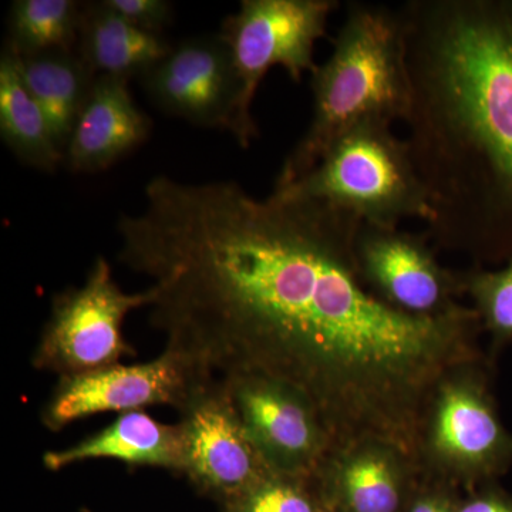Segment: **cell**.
<instances>
[{
    "label": "cell",
    "instance_id": "1",
    "mask_svg": "<svg viewBox=\"0 0 512 512\" xmlns=\"http://www.w3.org/2000/svg\"><path fill=\"white\" fill-rule=\"evenodd\" d=\"M119 221V259L151 281L150 319L165 348L218 379L254 376L303 397L332 450L365 440L416 460L424 414L458 367L484 362L481 322L397 311L367 288L363 224L328 202L234 181L154 177Z\"/></svg>",
    "mask_w": 512,
    "mask_h": 512
},
{
    "label": "cell",
    "instance_id": "2",
    "mask_svg": "<svg viewBox=\"0 0 512 512\" xmlns=\"http://www.w3.org/2000/svg\"><path fill=\"white\" fill-rule=\"evenodd\" d=\"M399 12L426 234L478 261L512 256V2L410 0Z\"/></svg>",
    "mask_w": 512,
    "mask_h": 512
},
{
    "label": "cell",
    "instance_id": "3",
    "mask_svg": "<svg viewBox=\"0 0 512 512\" xmlns=\"http://www.w3.org/2000/svg\"><path fill=\"white\" fill-rule=\"evenodd\" d=\"M311 124L286 157L275 187L295 183L350 128L409 120L412 82L399 8L352 2L332 55L312 73Z\"/></svg>",
    "mask_w": 512,
    "mask_h": 512
},
{
    "label": "cell",
    "instance_id": "4",
    "mask_svg": "<svg viewBox=\"0 0 512 512\" xmlns=\"http://www.w3.org/2000/svg\"><path fill=\"white\" fill-rule=\"evenodd\" d=\"M392 126L367 121L350 128L308 174L274 190L328 202L376 227L399 228L407 218L427 224L433 215L429 192L409 144Z\"/></svg>",
    "mask_w": 512,
    "mask_h": 512
},
{
    "label": "cell",
    "instance_id": "5",
    "mask_svg": "<svg viewBox=\"0 0 512 512\" xmlns=\"http://www.w3.org/2000/svg\"><path fill=\"white\" fill-rule=\"evenodd\" d=\"M483 363L458 367L437 386L417 446L421 476L474 490L511 467L512 434L498 416Z\"/></svg>",
    "mask_w": 512,
    "mask_h": 512
},
{
    "label": "cell",
    "instance_id": "6",
    "mask_svg": "<svg viewBox=\"0 0 512 512\" xmlns=\"http://www.w3.org/2000/svg\"><path fill=\"white\" fill-rule=\"evenodd\" d=\"M336 0H244L235 15L222 25L221 39L228 46L239 83L237 119L231 133L247 148L258 128L252 117L259 84L272 67L279 66L293 82L315 72V46L326 35Z\"/></svg>",
    "mask_w": 512,
    "mask_h": 512
},
{
    "label": "cell",
    "instance_id": "7",
    "mask_svg": "<svg viewBox=\"0 0 512 512\" xmlns=\"http://www.w3.org/2000/svg\"><path fill=\"white\" fill-rule=\"evenodd\" d=\"M150 303L148 289L134 295L121 291L106 259H96L86 284L53 302L33 365L60 379L120 365L124 356L134 353L124 340V319Z\"/></svg>",
    "mask_w": 512,
    "mask_h": 512
},
{
    "label": "cell",
    "instance_id": "8",
    "mask_svg": "<svg viewBox=\"0 0 512 512\" xmlns=\"http://www.w3.org/2000/svg\"><path fill=\"white\" fill-rule=\"evenodd\" d=\"M214 379L190 357L165 348L141 365H116L63 377L43 412L50 430L103 412H137L148 406H173L183 412L205 384Z\"/></svg>",
    "mask_w": 512,
    "mask_h": 512
},
{
    "label": "cell",
    "instance_id": "9",
    "mask_svg": "<svg viewBox=\"0 0 512 512\" xmlns=\"http://www.w3.org/2000/svg\"><path fill=\"white\" fill-rule=\"evenodd\" d=\"M429 235L400 228L360 225L356 259L360 276L376 296L416 318H440L463 308V276L444 268Z\"/></svg>",
    "mask_w": 512,
    "mask_h": 512
},
{
    "label": "cell",
    "instance_id": "10",
    "mask_svg": "<svg viewBox=\"0 0 512 512\" xmlns=\"http://www.w3.org/2000/svg\"><path fill=\"white\" fill-rule=\"evenodd\" d=\"M183 470L225 503L276 474L259 453L224 380L214 377L181 412Z\"/></svg>",
    "mask_w": 512,
    "mask_h": 512
},
{
    "label": "cell",
    "instance_id": "11",
    "mask_svg": "<svg viewBox=\"0 0 512 512\" xmlns=\"http://www.w3.org/2000/svg\"><path fill=\"white\" fill-rule=\"evenodd\" d=\"M222 380L268 466L276 474L313 478L332 447L311 404L289 387L262 377Z\"/></svg>",
    "mask_w": 512,
    "mask_h": 512
},
{
    "label": "cell",
    "instance_id": "12",
    "mask_svg": "<svg viewBox=\"0 0 512 512\" xmlns=\"http://www.w3.org/2000/svg\"><path fill=\"white\" fill-rule=\"evenodd\" d=\"M141 79L148 97L165 113L195 126L234 128L239 83L220 35L184 40Z\"/></svg>",
    "mask_w": 512,
    "mask_h": 512
},
{
    "label": "cell",
    "instance_id": "13",
    "mask_svg": "<svg viewBox=\"0 0 512 512\" xmlns=\"http://www.w3.org/2000/svg\"><path fill=\"white\" fill-rule=\"evenodd\" d=\"M420 480L414 458L379 440L330 451L313 476L332 512H404Z\"/></svg>",
    "mask_w": 512,
    "mask_h": 512
},
{
    "label": "cell",
    "instance_id": "14",
    "mask_svg": "<svg viewBox=\"0 0 512 512\" xmlns=\"http://www.w3.org/2000/svg\"><path fill=\"white\" fill-rule=\"evenodd\" d=\"M150 119L138 109L128 80L97 76L64 151L77 173L104 170L147 140Z\"/></svg>",
    "mask_w": 512,
    "mask_h": 512
},
{
    "label": "cell",
    "instance_id": "15",
    "mask_svg": "<svg viewBox=\"0 0 512 512\" xmlns=\"http://www.w3.org/2000/svg\"><path fill=\"white\" fill-rule=\"evenodd\" d=\"M92 458H114L127 464L183 470V431L147 413H123L100 433L66 450L49 451L43 463L57 471Z\"/></svg>",
    "mask_w": 512,
    "mask_h": 512
},
{
    "label": "cell",
    "instance_id": "16",
    "mask_svg": "<svg viewBox=\"0 0 512 512\" xmlns=\"http://www.w3.org/2000/svg\"><path fill=\"white\" fill-rule=\"evenodd\" d=\"M171 49L161 35L136 28L103 3L84 5L77 53L96 76H144Z\"/></svg>",
    "mask_w": 512,
    "mask_h": 512
},
{
    "label": "cell",
    "instance_id": "17",
    "mask_svg": "<svg viewBox=\"0 0 512 512\" xmlns=\"http://www.w3.org/2000/svg\"><path fill=\"white\" fill-rule=\"evenodd\" d=\"M18 57L23 82L42 110L53 141L64 156L97 76L77 50Z\"/></svg>",
    "mask_w": 512,
    "mask_h": 512
},
{
    "label": "cell",
    "instance_id": "18",
    "mask_svg": "<svg viewBox=\"0 0 512 512\" xmlns=\"http://www.w3.org/2000/svg\"><path fill=\"white\" fill-rule=\"evenodd\" d=\"M0 136L23 163L52 171L64 161L45 116L23 82L18 55L6 47L0 57Z\"/></svg>",
    "mask_w": 512,
    "mask_h": 512
},
{
    "label": "cell",
    "instance_id": "19",
    "mask_svg": "<svg viewBox=\"0 0 512 512\" xmlns=\"http://www.w3.org/2000/svg\"><path fill=\"white\" fill-rule=\"evenodd\" d=\"M83 8L76 0H16L6 47L18 56L76 52Z\"/></svg>",
    "mask_w": 512,
    "mask_h": 512
},
{
    "label": "cell",
    "instance_id": "20",
    "mask_svg": "<svg viewBox=\"0 0 512 512\" xmlns=\"http://www.w3.org/2000/svg\"><path fill=\"white\" fill-rule=\"evenodd\" d=\"M464 293L473 301L481 328L493 339L494 349L512 340V256L500 271L463 272Z\"/></svg>",
    "mask_w": 512,
    "mask_h": 512
},
{
    "label": "cell",
    "instance_id": "21",
    "mask_svg": "<svg viewBox=\"0 0 512 512\" xmlns=\"http://www.w3.org/2000/svg\"><path fill=\"white\" fill-rule=\"evenodd\" d=\"M322 501L313 478L272 474L227 501L225 512H320Z\"/></svg>",
    "mask_w": 512,
    "mask_h": 512
},
{
    "label": "cell",
    "instance_id": "22",
    "mask_svg": "<svg viewBox=\"0 0 512 512\" xmlns=\"http://www.w3.org/2000/svg\"><path fill=\"white\" fill-rule=\"evenodd\" d=\"M131 25L146 32L161 35V30L173 20V3L167 0H101Z\"/></svg>",
    "mask_w": 512,
    "mask_h": 512
},
{
    "label": "cell",
    "instance_id": "23",
    "mask_svg": "<svg viewBox=\"0 0 512 512\" xmlns=\"http://www.w3.org/2000/svg\"><path fill=\"white\" fill-rule=\"evenodd\" d=\"M460 503L457 487L421 476L404 512H458Z\"/></svg>",
    "mask_w": 512,
    "mask_h": 512
},
{
    "label": "cell",
    "instance_id": "24",
    "mask_svg": "<svg viewBox=\"0 0 512 512\" xmlns=\"http://www.w3.org/2000/svg\"><path fill=\"white\" fill-rule=\"evenodd\" d=\"M458 512H512V494L494 483L481 485L478 490H471L468 497L461 498Z\"/></svg>",
    "mask_w": 512,
    "mask_h": 512
},
{
    "label": "cell",
    "instance_id": "25",
    "mask_svg": "<svg viewBox=\"0 0 512 512\" xmlns=\"http://www.w3.org/2000/svg\"><path fill=\"white\" fill-rule=\"evenodd\" d=\"M320 512H332L330 510H328V508L325 507V505L322 504V511Z\"/></svg>",
    "mask_w": 512,
    "mask_h": 512
}]
</instances>
